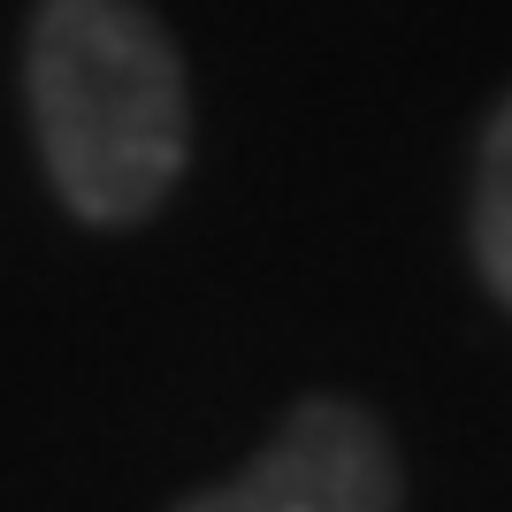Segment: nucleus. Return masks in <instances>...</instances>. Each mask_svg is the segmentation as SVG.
<instances>
[{
	"label": "nucleus",
	"mask_w": 512,
	"mask_h": 512,
	"mask_svg": "<svg viewBox=\"0 0 512 512\" xmlns=\"http://www.w3.org/2000/svg\"><path fill=\"white\" fill-rule=\"evenodd\" d=\"M398 451L352 398H306L283 413L245 474L184 497L176 512H398Z\"/></svg>",
	"instance_id": "f03ea898"
},
{
	"label": "nucleus",
	"mask_w": 512,
	"mask_h": 512,
	"mask_svg": "<svg viewBox=\"0 0 512 512\" xmlns=\"http://www.w3.org/2000/svg\"><path fill=\"white\" fill-rule=\"evenodd\" d=\"M23 100L46 184L92 230H130L192 161L184 54L146 0H39Z\"/></svg>",
	"instance_id": "f257e3e1"
},
{
	"label": "nucleus",
	"mask_w": 512,
	"mask_h": 512,
	"mask_svg": "<svg viewBox=\"0 0 512 512\" xmlns=\"http://www.w3.org/2000/svg\"><path fill=\"white\" fill-rule=\"evenodd\" d=\"M467 237H474V268L497 299L512 306V92L482 130L474 153V207H467Z\"/></svg>",
	"instance_id": "7ed1b4c3"
}]
</instances>
